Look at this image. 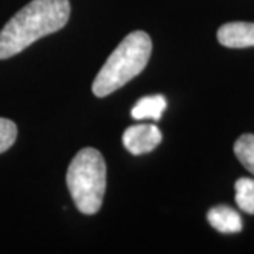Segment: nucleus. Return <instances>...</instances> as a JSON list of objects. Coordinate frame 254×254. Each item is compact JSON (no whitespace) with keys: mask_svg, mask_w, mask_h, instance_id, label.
Masks as SVG:
<instances>
[{"mask_svg":"<svg viewBox=\"0 0 254 254\" xmlns=\"http://www.w3.org/2000/svg\"><path fill=\"white\" fill-rule=\"evenodd\" d=\"M218 41L227 48L254 47V23L230 21L218 30Z\"/></svg>","mask_w":254,"mask_h":254,"instance_id":"5","label":"nucleus"},{"mask_svg":"<svg viewBox=\"0 0 254 254\" xmlns=\"http://www.w3.org/2000/svg\"><path fill=\"white\" fill-rule=\"evenodd\" d=\"M151 51L153 43L147 33L133 31L127 34L109 55L92 83L95 96L105 98L143 72Z\"/></svg>","mask_w":254,"mask_h":254,"instance_id":"2","label":"nucleus"},{"mask_svg":"<svg viewBox=\"0 0 254 254\" xmlns=\"http://www.w3.org/2000/svg\"><path fill=\"white\" fill-rule=\"evenodd\" d=\"M68 0H31L0 31V60L14 57L34 41L53 34L68 23Z\"/></svg>","mask_w":254,"mask_h":254,"instance_id":"1","label":"nucleus"},{"mask_svg":"<svg viewBox=\"0 0 254 254\" xmlns=\"http://www.w3.org/2000/svg\"><path fill=\"white\" fill-rule=\"evenodd\" d=\"M235 199L240 210L249 215H254V180L239 178L235 184Z\"/></svg>","mask_w":254,"mask_h":254,"instance_id":"8","label":"nucleus"},{"mask_svg":"<svg viewBox=\"0 0 254 254\" xmlns=\"http://www.w3.org/2000/svg\"><path fill=\"white\" fill-rule=\"evenodd\" d=\"M17 138V126L9 119L0 118V154L7 151Z\"/></svg>","mask_w":254,"mask_h":254,"instance_id":"10","label":"nucleus"},{"mask_svg":"<svg viewBox=\"0 0 254 254\" xmlns=\"http://www.w3.org/2000/svg\"><path fill=\"white\" fill-rule=\"evenodd\" d=\"M66 185L79 212L95 215L99 210L106 190V163L98 150L78 151L68 167Z\"/></svg>","mask_w":254,"mask_h":254,"instance_id":"3","label":"nucleus"},{"mask_svg":"<svg viewBox=\"0 0 254 254\" xmlns=\"http://www.w3.org/2000/svg\"><path fill=\"white\" fill-rule=\"evenodd\" d=\"M163 134L155 125H134L123 133V144L133 155L147 154L161 143Z\"/></svg>","mask_w":254,"mask_h":254,"instance_id":"4","label":"nucleus"},{"mask_svg":"<svg viewBox=\"0 0 254 254\" xmlns=\"http://www.w3.org/2000/svg\"><path fill=\"white\" fill-rule=\"evenodd\" d=\"M235 154L246 170L254 175V134H243L237 138Z\"/></svg>","mask_w":254,"mask_h":254,"instance_id":"9","label":"nucleus"},{"mask_svg":"<svg viewBox=\"0 0 254 254\" xmlns=\"http://www.w3.org/2000/svg\"><path fill=\"white\" fill-rule=\"evenodd\" d=\"M167 108V99L163 95H151L144 96L136 102V105L131 109V118L136 120H160L163 116L164 110Z\"/></svg>","mask_w":254,"mask_h":254,"instance_id":"7","label":"nucleus"},{"mask_svg":"<svg viewBox=\"0 0 254 254\" xmlns=\"http://www.w3.org/2000/svg\"><path fill=\"white\" fill-rule=\"evenodd\" d=\"M206 218L210 226L225 235L239 233L243 229V220L240 215L235 209L226 205H218L215 208L209 209Z\"/></svg>","mask_w":254,"mask_h":254,"instance_id":"6","label":"nucleus"}]
</instances>
